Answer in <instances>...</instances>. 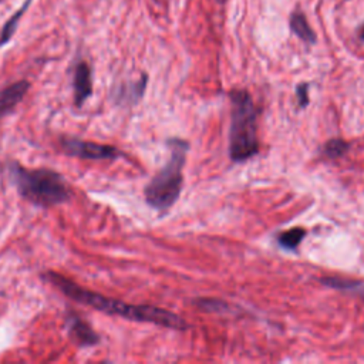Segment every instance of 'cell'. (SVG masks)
<instances>
[{"mask_svg":"<svg viewBox=\"0 0 364 364\" xmlns=\"http://www.w3.org/2000/svg\"><path fill=\"white\" fill-rule=\"evenodd\" d=\"M290 27L301 40H304L307 43H314L316 41V36H314L313 30L310 28V26L307 24L306 17L301 13L291 14Z\"/></svg>","mask_w":364,"mask_h":364,"instance_id":"9c48e42d","label":"cell"},{"mask_svg":"<svg viewBox=\"0 0 364 364\" xmlns=\"http://www.w3.org/2000/svg\"><path fill=\"white\" fill-rule=\"evenodd\" d=\"M360 37H361V40L364 41V27H363V30H361V33H360Z\"/></svg>","mask_w":364,"mask_h":364,"instance_id":"2e32d148","label":"cell"},{"mask_svg":"<svg viewBox=\"0 0 364 364\" xmlns=\"http://www.w3.org/2000/svg\"><path fill=\"white\" fill-rule=\"evenodd\" d=\"M168 145L172 152L171 159L151 179L144 191L146 202L158 210H166L178 199L182 186V166L188 151V144L181 139H171Z\"/></svg>","mask_w":364,"mask_h":364,"instance_id":"277c9868","label":"cell"},{"mask_svg":"<svg viewBox=\"0 0 364 364\" xmlns=\"http://www.w3.org/2000/svg\"><path fill=\"white\" fill-rule=\"evenodd\" d=\"M218 1H219V3H223V1H225V0H218Z\"/></svg>","mask_w":364,"mask_h":364,"instance_id":"e0dca14e","label":"cell"},{"mask_svg":"<svg viewBox=\"0 0 364 364\" xmlns=\"http://www.w3.org/2000/svg\"><path fill=\"white\" fill-rule=\"evenodd\" d=\"M321 282L326 286L337 287V289H351V287L360 286L357 282H353L348 279H338V277H326V279H321Z\"/></svg>","mask_w":364,"mask_h":364,"instance_id":"5bb4252c","label":"cell"},{"mask_svg":"<svg viewBox=\"0 0 364 364\" xmlns=\"http://www.w3.org/2000/svg\"><path fill=\"white\" fill-rule=\"evenodd\" d=\"M30 88V82L20 80L0 90V117L10 114L23 100Z\"/></svg>","mask_w":364,"mask_h":364,"instance_id":"52a82bcc","label":"cell"},{"mask_svg":"<svg viewBox=\"0 0 364 364\" xmlns=\"http://www.w3.org/2000/svg\"><path fill=\"white\" fill-rule=\"evenodd\" d=\"M74 101L77 107H82L84 101L92 94V82H91V70L85 61H80L75 65L74 71Z\"/></svg>","mask_w":364,"mask_h":364,"instance_id":"ba28073f","label":"cell"},{"mask_svg":"<svg viewBox=\"0 0 364 364\" xmlns=\"http://www.w3.org/2000/svg\"><path fill=\"white\" fill-rule=\"evenodd\" d=\"M307 87H309L307 84H300V85L297 87L296 94H297V100H299V105H300V107H304V105H307V102H309Z\"/></svg>","mask_w":364,"mask_h":364,"instance_id":"9a60e30c","label":"cell"},{"mask_svg":"<svg viewBox=\"0 0 364 364\" xmlns=\"http://www.w3.org/2000/svg\"><path fill=\"white\" fill-rule=\"evenodd\" d=\"M232 125L229 138V154L235 162L246 161L257 152L256 109L247 91L236 90L230 92Z\"/></svg>","mask_w":364,"mask_h":364,"instance_id":"3957f363","label":"cell"},{"mask_svg":"<svg viewBox=\"0 0 364 364\" xmlns=\"http://www.w3.org/2000/svg\"><path fill=\"white\" fill-rule=\"evenodd\" d=\"M30 1H31V0H26V1H24V4H23V7H21L17 13H14V16H13V17H11L6 24H4L3 30H1V34H0V46H4V44L11 38V36H13V34H14V31H16L17 23H18V20H20L21 14L27 10V7H28Z\"/></svg>","mask_w":364,"mask_h":364,"instance_id":"30bf717a","label":"cell"},{"mask_svg":"<svg viewBox=\"0 0 364 364\" xmlns=\"http://www.w3.org/2000/svg\"><path fill=\"white\" fill-rule=\"evenodd\" d=\"M61 146L65 154L84 159H115L121 155V152L112 145H104L77 138L63 139Z\"/></svg>","mask_w":364,"mask_h":364,"instance_id":"5b68a950","label":"cell"},{"mask_svg":"<svg viewBox=\"0 0 364 364\" xmlns=\"http://www.w3.org/2000/svg\"><path fill=\"white\" fill-rule=\"evenodd\" d=\"M67 334L73 343L80 347H91L100 343V336L91 328V326L75 313H68L65 318Z\"/></svg>","mask_w":364,"mask_h":364,"instance_id":"8992f818","label":"cell"},{"mask_svg":"<svg viewBox=\"0 0 364 364\" xmlns=\"http://www.w3.org/2000/svg\"><path fill=\"white\" fill-rule=\"evenodd\" d=\"M7 171L21 198L36 206H55L67 202L71 196L67 182L55 171L47 168L28 169L18 162H10Z\"/></svg>","mask_w":364,"mask_h":364,"instance_id":"7a4b0ae2","label":"cell"},{"mask_svg":"<svg viewBox=\"0 0 364 364\" xmlns=\"http://www.w3.org/2000/svg\"><path fill=\"white\" fill-rule=\"evenodd\" d=\"M145 84H146V77L144 75L139 81L132 82V84L124 87V90L121 91V97L128 98V100H131V101H136V100L144 94Z\"/></svg>","mask_w":364,"mask_h":364,"instance_id":"7c38bea8","label":"cell"},{"mask_svg":"<svg viewBox=\"0 0 364 364\" xmlns=\"http://www.w3.org/2000/svg\"><path fill=\"white\" fill-rule=\"evenodd\" d=\"M306 235V230L301 229V228H294V229H290V230H286L283 232L280 236H279V243L286 247V249H294L297 247V245L301 242V239L304 237Z\"/></svg>","mask_w":364,"mask_h":364,"instance_id":"8fae6325","label":"cell"},{"mask_svg":"<svg viewBox=\"0 0 364 364\" xmlns=\"http://www.w3.org/2000/svg\"><path fill=\"white\" fill-rule=\"evenodd\" d=\"M43 277L55 289H58L61 293H64L68 299L80 304L90 306L105 314L121 316L127 320H134V321L154 323L158 326H165L176 330H182L186 327V323L172 311L152 307V306H135V304L124 303L121 300L108 299L102 294H98L92 290L78 286L71 279L55 272H47L43 274Z\"/></svg>","mask_w":364,"mask_h":364,"instance_id":"6da1fadb","label":"cell"},{"mask_svg":"<svg viewBox=\"0 0 364 364\" xmlns=\"http://www.w3.org/2000/svg\"><path fill=\"white\" fill-rule=\"evenodd\" d=\"M324 151L330 158H338L347 151V144L343 139H331L326 144Z\"/></svg>","mask_w":364,"mask_h":364,"instance_id":"4fadbf2b","label":"cell"}]
</instances>
